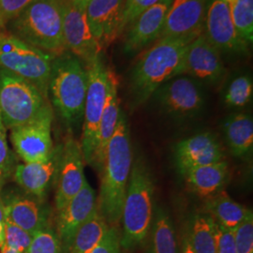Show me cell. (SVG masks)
<instances>
[{"mask_svg": "<svg viewBox=\"0 0 253 253\" xmlns=\"http://www.w3.org/2000/svg\"><path fill=\"white\" fill-rule=\"evenodd\" d=\"M132 166L130 133L121 113L118 127L109 143L101 170L97 209L109 226H118Z\"/></svg>", "mask_w": 253, "mask_h": 253, "instance_id": "1", "label": "cell"}, {"mask_svg": "<svg viewBox=\"0 0 253 253\" xmlns=\"http://www.w3.org/2000/svg\"><path fill=\"white\" fill-rule=\"evenodd\" d=\"M190 39H160L141 55L130 75V90L135 104L148 100L166 82L182 74L184 56Z\"/></svg>", "mask_w": 253, "mask_h": 253, "instance_id": "2", "label": "cell"}, {"mask_svg": "<svg viewBox=\"0 0 253 253\" xmlns=\"http://www.w3.org/2000/svg\"><path fill=\"white\" fill-rule=\"evenodd\" d=\"M9 24L12 35L54 57L67 51L60 0H33Z\"/></svg>", "mask_w": 253, "mask_h": 253, "instance_id": "3", "label": "cell"}, {"mask_svg": "<svg viewBox=\"0 0 253 253\" xmlns=\"http://www.w3.org/2000/svg\"><path fill=\"white\" fill-rule=\"evenodd\" d=\"M87 91V73L73 54L64 53L52 62L48 94L66 125L78 128L84 118Z\"/></svg>", "mask_w": 253, "mask_h": 253, "instance_id": "4", "label": "cell"}, {"mask_svg": "<svg viewBox=\"0 0 253 253\" xmlns=\"http://www.w3.org/2000/svg\"><path fill=\"white\" fill-rule=\"evenodd\" d=\"M153 181L145 164L136 161L131 166L121 219L120 245L126 250L141 244L148 235L153 215Z\"/></svg>", "mask_w": 253, "mask_h": 253, "instance_id": "5", "label": "cell"}, {"mask_svg": "<svg viewBox=\"0 0 253 253\" xmlns=\"http://www.w3.org/2000/svg\"><path fill=\"white\" fill-rule=\"evenodd\" d=\"M50 109L35 85L0 68V116L6 128L32 122Z\"/></svg>", "mask_w": 253, "mask_h": 253, "instance_id": "6", "label": "cell"}, {"mask_svg": "<svg viewBox=\"0 0 253 253\" xmlns=\"http://www.w3.org/2000/svg\"><path fill=\"white\" fill-rule=\"evenodd\" d=\"M54 58L12 34L0 37V68L35 85L46 99Z\"/></svg>", "mask_w": 253, "mask_h": 253, "instance_id": "7", "label": "cell"}, {"mask_svg": "<svg viewBox=\"0 0 253 253\" xmlns=\"http://www.w3.org/2000/svg\"><path fill=\"white\" fill-rule=\"evenodd\" d=\"M87 91L84 109L82 151L84 162L92 165L100 118L108 95L110 71L100 58L86 65Z\"/></svg>", "mask_w": 253, "mask_h": 253, "instance_id": "8", "label": "cell"}, {"mask_svg": "<svg viewBox=\"0 0 253 253\" xmlns=\"http://www.w3.org/2000/svg\"><path fill=\"white\" fill-rule=\"evenodd\" d=\"M53 109L27 124L10 128V142L15 153L25 163L47 160L54 150L52 140Z\"/></svg>", "mask_w": 253, "mask_h": 253, "instance_id": "9", "label": "cell"}, {"mask_svg": "<svg viewBox=\"0 0 253 253\" xmlns=\"http://www.w3.org/2000/svg\"><path fill=\"white\" fill-rule=\"evenodd\" d=\"M63 16V35L67 50H70L85 65L100 58L101 48L91 32L85 9L70 0H60Z\"/></svg>", "mask_w": 253, "mask_h": 253, "instance_id": "10", "label": "cell"}, {"mask_svg": "<svg viewBox=\"0 0 253 253\" xmlns=\"http://www.w3.org/2000/svg\"><path fill=\"white\" fill-rule=\"evenodd\" d=\"M5 219H9L30 235L50 226L49 211L44 200L22 189L9 188L1 191Z\"/></svg>", "mask_w": 253, "mask_h": 253, "instance_id": "11", "label": "cell"}, {"mask_svg": "<svg viewBox=\"0 0 253 253\" xmlns=\"http://www.w3.org/2000/svg\"><path fill=\"white\" fill-rule=\"evenodd\" d=\"M84 156L80 142L68 136L61 145L59 165L56 172L55 208L59 211L82 190L85 183Z\"/></svg>", "mask_w": 253, "mask_h": 253, "instance_id": "12", "label": "cell"}, {"mask_svg": "<svg viewBox=\"0 0 253 253\" xmlns=\"http://www.w3.org/2000/svg\"><path fill=\"white\" fill-rule=\"evenodd\" d=\"M206 0H173L168 8L160 39L194 40L205 31Z\"/></svg>", "mask_w": 253, "mask_h": 253, "instance_id": "13", "label": "cell"}, {"mask_svg": "<svg viewBox=\"0 0 253 253\" xmlns=\"http://www.w3.org/2000/svg\"><path fill=\"white\" fill-rule=\"evenodd\" d=\"M204 34L218 51L233 54L248 52L249 44L236 31L229 5L221 0H213L209 4Z\"/></svg>", "mask_w": 253, "mask_h": 253, "instance_id": "14", "label": "cell"}, {"mask_svg": "<svg viewBox=\"0 0 253 253\" xmlns=\"http://www.w3.org/2000/svg\"><path fill=\"white\" fill-rule=\"evenodd\" d=\"M154 94L161 106L174 116L194 115L204 104L199 85L189 77L172 78L163 84Z\"/></svg>", "mask_w": 253, "mask_h": 253, "instance_id": "15", "label": "cell"}, {"mask_svg": "<svg viewBox=\"0 0 253 253\" xmlns=\"http://www.w3.org/2000/svg\"><path fill=\"white\" fill-rule=\"evenodd\" d=\"M97 207V196L87 181L82 190L62 209L57 211L56 235L70 253L73 236Z\"/></svg>", "mask_w": 253, "mask_h": 253, "instance_id": "16", "label": "cell"}, {"mask_svg": "<svg viewBox=\"0 0 253 253\" xmlns=\"http://www.w3.org/2000/svg\"><path fill=\"white\" fill-rule=\"evenodd\" d=\"M224 73L219 51L209 42L204 33L195 38L186 50L182 74L215 83L222 78Z\"/></svg>", "mask_w": 253, "mask_h": 253, "instance_id": "17", "label": "cell"}, {"mask_svg": "<svg viewBox=\"0 0 253 253\" xmlns=\"http://www.w3.org/2000/svg\"><path fill=\"white\" fill-rule=\"evenodd\" d=\"M125 0H92L85 8L91 32L101 50L120 36Z\"/></svg>", "mask_w": 253, "mask_h": 253, "instance_id": "18", "label": "cell"}, {"mask_svg": "<svg viewBox=\"0 0 253 253\" xmlns=\"http://www.w3.org/2000/svg\"><path fill=\"white\" fill-rule=\"evenodd\" d=\"M174 156L180 172L193 167L225 161L222 146L209 132H203L177 143Z\"/></svg>", "mask_w": 253, "mask_h": 253, "instance_id": "19", "label": "cell"}, {"mask_svg": "<svg viewBox=\"0 0 253 253\" xmlns=\"http://www.w3.org/2000/svg\"><path fill=\"white\" fill-rule=\"evenodd\" d=\"M168 8L160 1L145 9L129 25L124 42L126 54H136L160 39Z\"/></svg>", "mask_w": 253, "mask_h": 253, "instance_id": "20", "label": "cell"}, {"mask_svg": "<svg viewBox=\"0 0 253 253\" xmlns=\"http://www.w3.org/2000/svg\"><path fill=\"white\" fill-rule=\"evenodd\" d=\"M61 153V146L54 147L51 156L43 162L19 164L13 178L22 190L44 200L46 192L56 176Z\"/></svg>", "mask_w": 253, "mask_h": 253, "instance_id": "21", "label": "cell"}, {"mask_svg": "<svg viewBox=\"0 0 253 253\" xmlns=\"http://www.w3.org/2000/svg\"><path fill=\"white\" fill-rule=\"evenodd\" d=\"M118 83L115 73L110 71L109 90L105 105L100 118V126L97 135V144L93 158L92 167L101 172L104 157L109 143L115 134L121 115L118 93Z\"/></svg>", "mask_w": 253, "mask_h": 253, "instance_id": "22", "label": "cell"}, {"mask_svg": "<svg viewBox=\"0 0 253 253\" xmlns=\"http://www.w3.org/2000/svg\"><path fill=\"white\" fill-rule=\"evenodd\" d=\"M190 190L203 197L215 194L224 186L228 175V163H212L190 168L181 172Z\"/></svg>", "mask_w": 253, "mask_h": 253, "instance_id": "23", "label": "cell"}, {"mask_svg": "<svg viewBox=\"0 0 253 253\" xmlns=\"http://www.w3.org/2000/svg\"><path fill=\"white\" fill-rule=\"evenodd\" d=\"M250 212V209L232 199L226 191L219 190L209 196L206 203L205 214L219 226L234 231Z\"/></svg>", "mask_w": 253, "mask_h": 253, "instance_id": "24", "label": "cell"}, {"mask_svg": "<svg viewBox=\"0 0 253 253\" xmlns=\"http://www.w3.org/2000/svg\"><path fill=\"white\" fill-rule=\"evenodd\" d=\"M227 144L231 153L243 157L250 153L253 146V121L252 117L238 114L227 119L223 125Z\"/></svg>", "mask_w": 253, "mask_h": 253, "instance_id": "25", "label": "cell"}, {"mask_svg": "<svg viewBox=\"0 0 253 253\" xmlns=\"http://www.w3.org/2000/svg\"><path fill=\"white\" fill-rule=\"evenodd\" d=\"M109 227L96 207L73 236L70 253H90L100 243Z\"/></svg>", "mask_w": 253, "mask_h": 253, "instance_id": "26", "label": "cell"}, {"mask_svg": "<svg viewBox=\"0 0 253 253\" xmlns=\"http://www.w3.org/2000/svg\"><path fill=\"white\" fill-rule=\"evenodd\" d=\"M189 239L194 253H217L214 220L207 214H197Z\"/></svg>", "mask_w": 253, "mask_h": 253, "instance_id": "27", "label": "cell"}, {"mask_svg": "<svg viewBox=\"0 0 253 253\" xmlns=\"http://www.w3.org/2000/svg\"><path fill=\"white\" fill-rule=\"evenodd\" d=\"M152 253H178L172 220L160 209L154 222Z\"/></svg>", "mask_w": 253, "mask_h": 253, "instance_id": "28", "label": "cell"}, {"mask_svg": "<svg viewBox=\"0 0 253 253\" xmlns=\"http://www.w3.org/2000/svg\"><path fill=\"white\" fill-rule=\"evenodd\" d=\"M238 35L250 44L253 41V0H235L229 5Z\"/></svg>", "mask_w": 253, "mask_h": 253, "instance_id": "29", "label": "cell"}, {"mask_svg": "<svg viewBox=\"0 0 253 253\" xmlns=\"http://www.w3.org/2000/svg\"><path fill=\"white\" fill-rule=\"evenodd\" d=\"M253 84L248 76H239L230 84L224 100L231 107H244L252 100Z\"/></svg>", "mask_w": 253, "mask_h": 253, "instance_id": "30", "label": "cell"}, {"mask_svg": "<svg viewBox=\"0 0 253 253\" xmlns=\"http://www.w3.org/2000/svg\"><path fill=\"white\" fill-rule=\"evenodd\" d=\"M27 253H69L60 242L56 232L51 226L33 235Z\"/></svg>", "mask_w": 253, "mask_h": 253, "instance_id": "31", "label": "cell"}, {"mask_svg": "<svg viewBox=\"0 0 253 253\" xmlns=\"http://www.w3.org/2000/svg\"><path fill=\"white\" fill-rule=\"evenodd\" d=\"M15 158L10 151L7 142V128L4 126L0 116V186L5 184L13 176L15 171Z\"/></svg>", "mask_w": 253, "mask_h": 253, "instance_id": "32", "label": "cell"}, {"mask_svg": "<svg viewBox=\"0 0 253 253\" xmlns=\"http://www.w3.org/2000/svg\"><path fill=\"white\" fill-rule=\"evenodd\" d=\"M5 244L19 253H27L31 244L33 235L28 234L22 228L15 225L9 219H5Z\"/></svg>", "mask_w": 253, "mask_h": 253, "instance_id": "33", "label": "cell"}, {"mask_svg": "<svg viewBox=\"0 0 253 253\" xmlns=\"http://www.w3.org/2000/svg\"><path fill=\"white\" fill-rule=\"evenodd\" d=\"M233 232L236 253H253V214L252 210Z\"/></svg>", "mask_w": 253, "mask_h": 253, "instance_id": "34", "label": "cell"}, {"mask_svg": "<svg viewBox=\"0 0 253 253\" xmlns=\"http://www.w3.org/2000/svg\"><path fill=\"white\" fill-rule=\"evenodd\" d=\"M160 1L161 0H125L120 26V36L142 12Z\"/></svg>", "mask_w": 253, "mask_h": 253, "instance_id": "35", "label": "cell"}, {"mask_svg": "<svg viewBox=\"0 0 253 253\" xmlns=\"http://www.w3.org/2000/svg\"><path fill=\"white\" fill-rule=\"evenodd\" d=\"M33 0H0V27L10 23Z\"/></svg>", "mask_w": 253, "mask_h": 253, "instance_id": "36", "label": "cell"}, {"mask_svg": "<svg viewBox=\"0 0 253 253\" xmlns=\"http://www.w3.org/2000/svg\"><path fill=\"white\" fill-rule=\"evenodd\" d=\"M120 234L118 227L110 226L100 243L90 253H120Z\"/></svg>", "mask_w": 253, "mask_h": 253, "instance_id": "37", "label": "cell"}, {"mask_svg": "<svg viewBox=\"0 0 253 253\" xmlns=\"http://www.w3.org/2000/svg\"><path fill=\"white\" fill-rule=\"evenodd\" d=\"M215 237L217 253H236L233 231L219 226L215 222Z\"/></svg>", "mask_w": 253, "mask_h": 253, "instance_id": "38", "label": "cell"}, {"mask_svg": "<svg viewBox=\"0 0 253 253\" xmlns=\"http://www.w3.org/2000/svg\"><path fill=\"white\" fill-rule=\"evenodd\" d=\"M70 1L73 2L75 6L79 7L80 9H85L86 6L90 3L92 0H70Z\"/></svg>", "mask_w": 253, "mask_h": 253, "instance_id": "39", "label": "cell"}, {"mask_svg": "<svg viewBox=\"0 0 253 253\" xmlns=\"http://www.w3.org/2000/svg\"><path fill=\"white\" fill-rule=\"evenodd\" d=\"M3 187L0 186V222L5 223V211H4V206H3V201L1 197V191H2Z\"/></svg>", "mask_w": 253, "mask_h": 253, "instance_id": "40", "label": "cell"}, {"mask_svg": "<svg viewBox=\"0 0 253 253\" xmlns=\"http://www.w3.org/2000/svg\"><path fill=\"white\" fill-rule=\"evenodd\" d=\"M183 253H194L192 248H191V245H190L189 237L185 238V240H184V244H183Z\"/></svg>", "mask_w": 253, "mask_h": 253, "instance_id": "41", "label": "cell"}, {"mask_svg": "<svg viewBox=\"0 0 253 253\" xmlns=\"http://www.w3.org/2000/svg\"><path fill=\"white\" fill-rule=\"evenodd\" d=\"M5 244V231L4 224L0 222V249Z\"/></svg>", "mask_w": 253, "mask_h": 253, "instance_id": "42", "label": "cell"}, {"mask_svg": "<svg viewBox=\"0 0 253 253\" xmlns=\"http://www.w3.org/2000/svg\"><path fill=\"white\" fill-rule=\"evenodd\" d=\"M0 251H1V253H19L18 252H16L13 249L9 248L6 244H4V246L0 249Z\"/></svg>", "mask_w": 253, "mask_h": 253, "instance_id": "43", "label": "cell"}, {"mask_svg": "<svg viewBox=\"0 0 253 253\" xmlns=\"http://www.w3.org/2000/svg\"><path fill=\"white\" fill-rule=\"evenodd\" d=\"M172 1L173 0H161V2H163V4H165L167 7H170Z\"/></svg>", "mask_w": 253, "mask_h": 253, "instance_id": "44", "label": "cell"}, {"mask_svg": "<svg viewBox=\"0 0 253 253\" xmlns=\"http://www.w3.org/2000/svg\"><path fill=\"white\" fill-rule=\"evenodd\" d=\"M221 1H223V2H225L226 4H228V5H230L231 3H233L235 0H221Z\"/></svg>", "mask_w": 253, "mask_h": 253, "instance_id": "45", "label": "cell"}]
</instances>
